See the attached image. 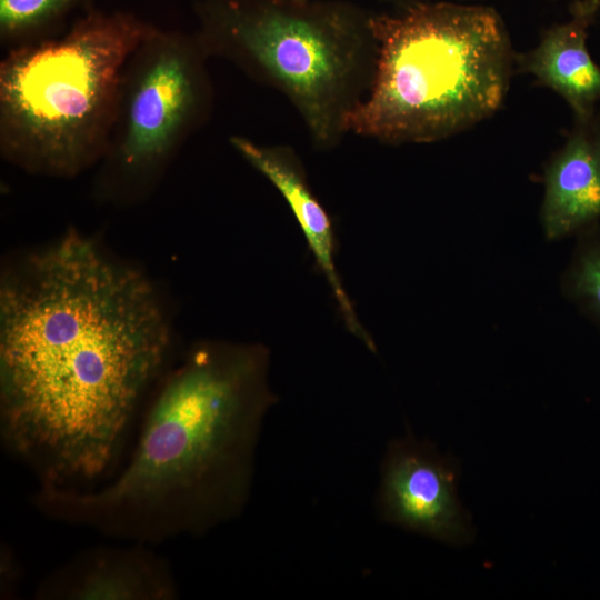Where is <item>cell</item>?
<instances>
[{"mask_svg":"<svg viewBox=\"0 0 600 600\" xmlns=\"http://www.w3.org/2000/svg\"><path fill=\"white\" fill-rule=\"evenodd\" d=\"M172 329L154 283L76 229L0 280V434L39 487L82 489L116 461Z\"/></svg>","mask_w":600,"mask_h":600,"instance_id":"obj_1","label":"cell"},{"mask_svg":"<svg viewBox=\"0 0 600 600\" xmlns=\"http://www.w3.org/2000/svg\"><path fill=\"white\" fill-rule=\"evenodd\" d=\"M269 367L260 343L193 344L162 379L120 474L99 489L39 487L33 506L51 520L148 546L234 520L278 401Z\"/></svg>","mask_w":600,"mask_h":600,"instance_id":"obj_2","label":"cell"},{"mask_svg":"<svg viewBox=\"0 0 600 600\" xmlns=\"http://www.w3.org/2000/svg\"><path fill=\"white\" fill-rule=\"evenodd\" d=\"M376 73L348 133L388 144L459 134L502 107L514 73L509 32L488 6L432 1L372 13Z\"/></svg>","mask_w":600,"mask_h":600,"instance_id":"obj_3","label":"cell"},{"mask_svg":"<svg viewBox=\"0 0 600 600\" xmlns=\"http://www.w3.org/2000/svg\"><path fill=\"white\" fill-rule=\"evenodd\" d=\"M153 27L89 6L61 32L6 50L0 62V156L31 176L70 179L97 167L126 63Z\"/></svg>","mask_w":600,"mask_h":600,"instance_id":"obj_4","label":"cell"},{"mask_svg":"<svg viewBox=\"0 0 600 600\" xmlns=\"http://www.w3.org/2000/svg\"><path fill=\"white\" fill-rule=\"evenodd\" d=\"M198 41L281 92L313 146L334 148L376 73L371 12L341 0H197Z\"/></svg>","mask_w":600,"mask_h":600,"instance_id":"obj_5","label":"cell"},{"mask_svg":"<svg viewBox=\"0 0 600 600\" xmlns=\"http://www.w3.org/2000/svg\"><path fill=\"white\" fill-rule=\"evenodd\" d=\"M209 57L194 33L153 26L129 57L93 194L119 207L149 199L186 144L209 120Z\"/></svg>","mask_w":600,"mask_h":600,"instance_id":"obj_6","label":"cell"},{"mask_svg":"<svg viewBox=\"0 0 600 600\" xmlns=\"http://www.w3.org/2000/svg\"><path fill=\"white\" fill-rule=\"evenodd\" d=\"M459 462L412 433L392 439L380 466L376 507L389 524L450 546L474 537L458 496Z\"/></svg>","mask_w":600,"mask_h":600,"instance_id":"obj_7","label":"cell"},{"mask_svg":"<svg viewBox=\"0 0 600 600\" xmlns=\"http://www.w3.org/2000/svg\"><path fill=\"white\" fill-rule=\"evenodd\" d=\"M84 550L38 586L41 600H173L179 590L169 563L148 544Z\"/></svg>","mask_w":600,"mask_h":600,"instance_id":"obj_8","label":"cell"},{"mask_svg":"<svg viewBox=\"0 0 600 600\" xmlns=\"http://www.w3.org/2000/svg\"><path fill=\"white\" fill-rule=\"evenodd\" d=\"M230 146L281 193L292 211L314 258L318 272L327 280L346 328L376 352L374 342L360 323L336 266L338 250L333 222L312 191L304 168L289 146L260 144L247 137H229Z\"/></svg>","mask_w":600,"mask_h":600,"instance_id":"obj_9","label":"cell"},{"mask_svg":"<svg viewBox=\"0 0 600 600\" xmlns=\"http://www.w3.org/2000/svg\"><path fill=\"white\" fill-rule=\"evenodd\" d=\"M540 222L548 240L577 236L600 221V112L573 119L543 173Z\"/></svg>","mask_w":600,"mask_h":600,"instance_id":"obj_10","label":"cell"},{"mask_svg":"<svg viewBox=\"0 0 600 600\" xmlns=\"http://www.w3.org/2000/svg\"><path fill=\"white\" fill-rule=\"evenodd\" d=\"M592 22L570 16L546 29L533 48L514 56V71L533 77L537 84L560 96L573 119L592 117L600 103V64L587 46Z\"/></svg>","mask_w":600,"mask_h":600,"instance_id":"obj_11","label":"cell"},{"mask_svg":"<svg viewBox=\"0 0 600 600\" xmlns=\"http://www.w3.org/2000/svg\"><path fill=\"white\" fill-rule=\"evenodd\" d=\"M91 0H0V43L6 50L61 32Z\"/></svg>","mask_w":600,"mask_h":600,"instance_id":"obj_12","label":"cell"},{"mask_svg":"<svg viewBox=\"0 0 600 600\" xmlns=\"http://www.w3.org/2000/svg\"><path fill=\"white\" fill-rule=\"evenodd\" d=\"M577 243L561 279L566 298L600 330V223L577 234Z\"/></svg>","mask_w":600,"mask_h":600,"instance_id":"obj_13","label":"cell"},{"mask_svg":"<svg viewBox=\"0 0 600 600\" xmlns=\"http://www.w3.org/2000/svg\"><path fill=\"white\" fill-rule=\"evenodd\" d=\"M570 16L594 20L600 12V0H573L569 7Z\"/></svg>","mask_w":600,"mask_h":600,"instance_id":"obj_14","label":"cell"},{"mask_svg":"<svg viewBox=\"0 0 600 600\" xmlns=\"http://www.w3.org/2000/svg\"><path fill=\"white\" fill-rule=\"evenodd\" d=\"M384 2L392 3L397 7H403L420 2H432V1H457V2H469V1H484V0H382Z\"/></svg>","mask_w":600,"mask_h":600,"instance_id":"obj_15","label":"cell"},{"mask_svg":"<svg viewBox=\"0 0 600 600\" xmlns=\"http://www.w3.org/2000/svg\"><path fill=\"white\" fill-rule=\"evenodd\" d=\"M552 1H554V0H552Z\"/></svg>","mask_w":600,"mask_h":600,"instance_id":"obj_16","label":"cell"}]
</instances>
